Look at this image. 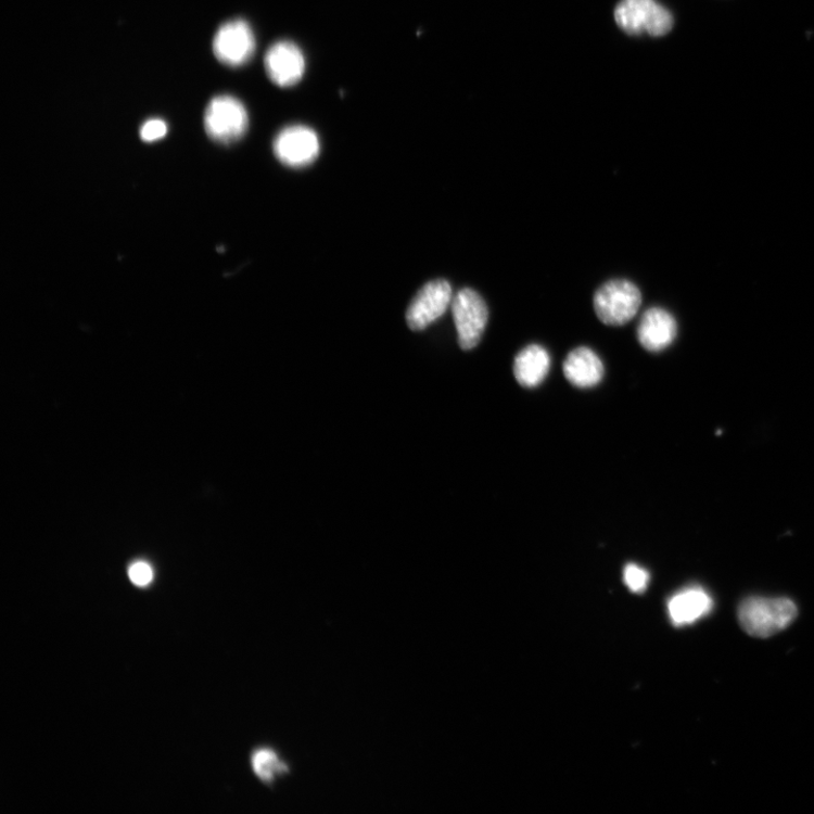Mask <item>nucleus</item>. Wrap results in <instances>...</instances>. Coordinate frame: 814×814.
Instances as JSON below:
<instances>
[{"label":"nucleus","mask_w":814,"mask_h":814,"mask_svg":"<svg viewBox=\"0 0 814 814\" xmlns=\"http://www.w3.org/2000/svg\"><path fill=\"white\" fill-rule=\"evenodd\" d=\"M798 615L796 603L786 597H748L739 607L738 616L743 631L756 638L772 637L787 627Z\"/></svg>","instance_id":"f257e3e1"},{"label":"nucleus","mask_w":814,"mask_h":814,"mask_svg":"<svg viewBox=\"0 0 814 814\" xmlns=\"http://www.w3.org/2000/svg\"><path fill=\"white\" fill-rule=\"evenodd\" d=\"M643 296L639 288L628 280H611L594 295V310L603 323L623 326L639 311Z\"/></svg>","instance_id":"f03ea898"},{"label":"nucleus","mask_w":814,"mask_h":814,"mask_svg":"<svg viewBox=\"0 0 814 814\" xmlns=\"http://www.w3.org/2000/svg\"><path fill=\"white\" fill-rule=\"evenodd\" d=\"M614 17L621 29L631 36L662 37L673 27L671 13L657 0H622Z\"/></svg>","instance_id":"7ed1b4c3"},{"label":"nucleus","mask_w":814,"mask_h":814,"mask_svg":"<svg viewBox=\"0 0 814 814\" xmlns=\"http://www.w3.org/2000/svg\"><path fill=\"white\" fill-rule=\"evenodd\" d=\"M204 125L215 142L231 144L243 138L250 126L246 106L234 97L219 96L206 107Z\"/></svg>","instance_id":"20e7f679"},{"label":"nucleus","mask_w":814,"mask_h":814,"mask_svg":"<svg viewBox=\"0 0 814 814\" xmlns=\"http://www.w3.org/2000/svg\"><path fill=\"white\" fill-rule=\"evenodd\" d=\"M451 309L460 348H474L480 343L488 320L483 297L473 289H461L453 298Z\"/></svg>","instance_id":"39448f33"},{"label":"nucleus","mask_w":814,"mask_h":814,"mask_svg":"<svg viewBox=\"0 0 814 814\" xmlns=\"http://www.w3.org/2000/svg\"><path fill=\"white\" fill-rule=\"evenodd\" d=\"M256 50L252 26L243 20L225 23L213 40L217 61L230 67H240L251 62Z\"/></svg>","instance_id":"423d86ee"},{"label":"nucleus","mask_w":814,"mask_h":814,"mask_svg":"<svg viewBox=\"0 0 814 814\" xmlns=\"http://www.w3.org/2000/svg\"><path fill=\"white\" fill-rule=\"evenodd\" d=\"M453 290L448 281L427 283L415 296L406 311V322L412 331H423L438 320L451 306Z\"/></svg>","instance_id":"0eeeda50"},{"label":"nucleus","mask_w":814,"mask_h":814,"mask_svg":"<svg viewBox=\"0 0 814 814\" xmlns=\"http://www.w3.org/2000/svg\"><path fill=\"white\" fill-rule=\"evenodd\" d=\"M276 156L291 168H304L318 157L320 143L316 131L307 126L294 125L282 129L274 144Z\"/></svg>","instance_id":"6e6552de"},{"label":"nucleus","mask_w":814,"mask_h":814,"mask_svg":"<svg viewBox=\"0 0 814 814\" xmlns=\"http://www.w3.org/2000/svg\"><path fill=\"white\" fill-rule=\"evenodd\" d=\"M265 71L275 85L291 88L301 81L306 72L305 54L291 41H279L265 54Z\"/></svg>","instance_id":"1a4fd4ad"},{"label":"nucleus","mask_w":814,"mask_h":814,"mask_svg":"<svg viewBox=\"0 0 814 814\" xmlns=\"http://www.w3.org/2000/svg\"><path fill=\"white\" fill-rule=\"evenodd\" d=\"M677 335V323L674 317L663 308H650L641 316L637 339L648 352H661L669 347Z\"/></svg>","instance_id":"9d476101"},{"label":"nucleus","mask_w":814,"mask_h":814,"mask_svg":"<svg viewBox=\"0 0 814 814\" xmlns=\"http://www.w3.org/2000/svg\"><path fill=\"white\" fill-rule=\"evenodd\" d=\"M713 608L712 596L700 586H690L677 592L667 605L670 619L677 627L687 626L709 615Z\"/></svg>","instance_id":"9b49d317"},{"label":"nucleus","mask_w":814,"mask_h":814,"mask_svg":"<svg viewBox=\"0 0 814 814\" xmlns=\"http://www.w3.org/2000/svg\"><path fill=\"white\" fill-rule=\"evenodd\" d=\"M563 373L570 384L590 389L601 383L605 366L593 349L582 346L569 353L563 364Z\"/></svg>","instance_id":"f8f14e48"},{"label":"nucleus","mask_w":814,"mask_h":814,"mask_svg":"<svg viewBox=\"0 0 814 814\" xmlns=\"http://www.w3.org/2000/svg\"><path fill=\"white\" fill-rule=\"evenodd\" d=\"M551 358L549 352L537 344L523 348L513 363L516 380L527 389L537 387L550 371Z\"/></svg>","instance_id":"ddd939ff"},{"label":"nucleus","mask_w":814,"mask_h":814,"mask_svg":"<svg viewBox=\"0 0 814 814\" xmlns=\"http://www.w3.org/2000/svg\"><path fill=\"white\" fill-rule=\"evenodd\" d=\"M252 765L257 777L267 784L289 773L288 764L274 749L256 750L252 756Z\"/></svg>","instance_id":"4468645a"},{"label":"nucleus","mask_w":814,"mask_h":814,"mask_svg":"<svg viewBox=\"0 0 814 814\" xmlns=\"http://www.w3.org/2000/svg\"><path fill=\"white\" fill-rule=\"evenodd\" d=\"M623 580L631 590L641 593L648 586L649 574L644 568L635 563H629L624 568Z\"/></svg>","instance_id":"2eb2a0df"},{"label":"nucleus","mask_w":814,"mask_h":814,"mask_svg":"<svg viewBox=\"0 0 814 814\" xmlns=\"http://www.w3.org/2000/svg\"><path fill=\"white\" fill-rule=\"evenodd\" d=\"M128 575L132 584L140 587H145L153 581L152 567L144 562H135L129 567Z\"/></svg>","instance_id":"dca6fc26"},{"label":"nucleus","mask_w":814,"mask_h":814,"mask_svg":"<svg viewBox=\"0 0 814 814\" xmlns=\"http://www.w3.org/2000/svg\"><path fill=\"white\" fill-rule=\"evenodd\" d=\"M168 132V126L161 119H151L147 122L141 129V138L144 142H155L163 138Z\"/></svg>","instance_id":"f3484780"}]
</instances>
